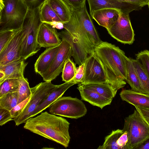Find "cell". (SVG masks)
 Listing matches in <instances>:
<instances>
[{
	"instance_id": "obj_16",
	"label": "cell",
	"mask_w": 149,
	"mask_h": 149,
	"mask_svg": "<svg viewBox=\"0 0 149 149\" xmlns=\"http://www.w3.org/2000/svg\"><path fill=\"white\" fill-rule=\"evenodd\" d=\"M120 12L115 9L104 8L94 11L91 15L100 25L107 30L118 20Z\"/></svg>"
},
{
	"instance_id": "obj_30",
	"label": "cell",
	"mask_w": 149,
	"mask_h": 149,
	"mask_svg": "<svg viewBox=\"0 0 149 149\" xmlns=\"http://www.w3.org/2000/svg\"><path fill=\"white\" fill-rule=\"evenodd\" d=\"M77 68L75 64L69 58L66 62L62 70V81L65 82L69 81L75 77Z\"/></svg>"
},
{
	"instance_id": "obj_3",
	"label": "cell",
	"mask_w": 149,
	"mask_h": 149,
	"mask_svg": "<svg viewBox=\"0 0 149 149\" xmlns=\"http://www.w3.org/2000/svg\"><path fill=\"white\" fill-rule=\"evenodd\" d=\"M70 124L66 119L45 111L29 118L24 128L66 148L70 139Z\"/></svg>"
},
{
	"instance_id": "obj_31",
	"label": "cell",
	"mask_w": 149,
	"mask_h": 149,
	"mask_svg": "<svg viewBox=\"0 0 149 149\" xmlns=\"http://www.w3.org/2000/svg\"><path fill=\"white\" fill-rule=\"evenodd\" d=\"M135 56L136 59L140 63L149 78V50L141 51Z\"/></svg>"
},
{
	"instance_id": "obj_13",
	"label": "cell",
	"mask_w": 149,
	"mask_h": 149,
	"mask_svg": "<svg viewBox=\"0 0 149 149\" xmlns=\"http://www.w3.org/2000/svg\"><path fill=\"white\" fill-rule=\"evenodd\" d=\"M55 28L42 23L39 28L37 37L39 47L48 48L59 45L61 40Z\"/></svg>"
},
{
	"instance_id": "obj_18",
	"label": "cell",
	"mask_w": 149,
	"mask_h": 149,
	"mask_svg": "<svg viewBox=\"0 0 149 149\" xmlns=\"http://www.w3.org/2000/svg\"><path fill=\"white\" fill-rule=\"evenodd\" d=\"M77 88L80 92L82 100L102 109L105 106L110 104L112 100L85 87L81 83L78 84Z\"/></svg>"
},
{
	"instance_id": "obj_28",
	"label": "cell",
	"mask_w": 149,
	"mask_h": 149,
	"mask_svg": "<svg viewBox=\"0 0 149 149\" xmlns=\"http://www.w3.org/2000/svg\"><path fill=\"white\" fill-rule=\"evenodd\" d=\"M19 86V79H9L0 84V97L8 93L17 92Z\"/></svg>"
},
{
	"instance_id": "obj_21",
	"label": "cell",
	"mask_w": 149,
	"mask_h": 149,
	"mask_svg": "<svg viewBox=\"0 0 149 149\" xmlns=\"http://www.w3.org/2000/svg\"><path fill=\"white\" fill-rule=\"evenodd\" d=\"M21 58L5 65L0 66V70L5 74L1 84L5 80L9 79H19L24 77V72L28 63Z\"/></svg>"
},
{
	"instance_id": "obj_32",
	"label": "cell",
	"mask_w": 149,
	"mask_h": 149,
	"mask_svg": "<svg viewBox=\"0 0 149 149\" xmlns=\"http://www.w3.org/2000/svg\"><path fill=\"white\" fill-rule=\"evenodd\" d=\"M16 31L7 30L0 32V52L9 42Z\"/></svg>"
},
{
	"instance_id": "obj_2",
	"label": "cell",
	"mask_w": 149,
	"mask_h": 149,
	"mask_svg": "<svg viewBox=\"0 0 149 149\" xmlns=\"http://www.w3.org/2000/svg\"><path fill=\"white\" fill-rule=\"evenodd\" d=\"M102 62L108 83L116 91L126 84L127 72L124 52L118 47L102 41L95 49Z\"/></svg>"
},
{
	"instance_id": "obj_35",
	"label": "cell",
	"mask_w": 149,
	"mask_h": 149,
	"mask_svg": "<svg viewBox=\"0 0 149 149\" xmlns=\"http://www.w3.org/2000/svg\"><path fill=\"white\" fill-rule=\"evenodd\" d=\"M13 118L10 111L7 109L0 108V125L2 126L9 121L13 120Z\"/></svg>"
},
{
	"instance_id": "obj_26",
	"label": "cell",
	"mask_w": 149,
	"mask_h": 149,
	"mask_svg": "<svg viewBox=\"0 0 149 149\" xmlns=\"http://www.w3.org/2000/svg\"><path fill=\"white\" fill-rule=\"evenodd\" d=\"M131 60L138 74L143 93L149 94V78L140 63L136 59Z\"/></svg>"
},
{
	"instance_id": "obj_15",
	"label": "cell",
	"mask_w": 149,
	"mask_h": 149,
	"mask_svg": "<svg viewBox=\"0 0 149 149\" xmlns=\"http://www.w3.org/2000/svg\"><path fill=\"white\" fill-rule=\"evenodd\" d=\"M127 133L123 130H113L105 138L104 142L98 149H127Z\"/></svg>"
},
{
	"instance_id": "obj_11",
	"label": "cell",
	"mask_w": 149,
	"mask_h": 149,
	"mask_svg": "<svg viewBox=\"0 0 149 149\" xmlns=\"http://www.w3.org/2000/svg\"><path fill=\"white\" fill-rule=\"evenodd\" d=\"M107 30L113 38L122 43L131 45L134 41L135 34L128 14L120 12L118 20Z\"/></svg>"
},
{
	"instance_id": "obj_19",
	"label": "cell",
	"mask_w": 149,
	"mask_h": 149,
	"mask_svg": "<svg viewBox=\"0 0 149 149\" xmlns=\"http://www.w3.org/2000/svg\"><path fill=\"white\" fill-rule=\"evenodd\" d=\"M120 95L123 101L134 105L135 108L149 109V94L129 89L122 90Z\"/></svg>"
},
{
	"instance_id": "obj_10",
	"label": "cell",
	"mask_w": 149,
	"mask_h": 149,
	"mask_svg": "<svg viewBox=\"0 0 149 149\" xmlns=\"http://www.w3.org/2000/svg\"><path fill=\"white\" fill-rule=\"evenodd\" d=\"M85 63L84 73L81 84L107 82V79L104 66L95 53L90 55Z\"/></svg>"
},
{
	"instance_id": "obj_39",
	"label": "cell",
	"mask_w": 149,
	"mask_h": 149,
	"mask_svg": "<svg viewBox=\"0 0 149 149\" xmlns=\"http://www.w3.org/2000/svg\"><path fill=\"white\" fill-rule=\"evenodd\" d=\"M141 117L149 125V109L140 107H136Z\"/></svg>"
},
{
	"instance_id": "obj_23",
	"label": "cell",
	"mask_w": 149,
	"mask_h": 149,
	"mask_svg": "<svg viewBox=\"0 0 149 149\" xmlns=\"http://www.w3.org/2000/svg\"><path fill=\"white\" fill-rule=\"evenodd\" d=\"M125 60L127 72V79L125 81L130 86L132 90L143 93L138 74L131 58L125 56Z\"/></svg>"
},
{
	"instance_id": "obj_1",
	"label": "cell",
	"mask_w": 149,
	"mask_h": 149,
	"mask_svg": "<svg viewBox=\"0 0 149 149\" xmlns=\"http://www.w3.org/2000/svg\"><path fill=\"white\" fill-rule=\"evenodd\" d=\"M71 13L69 21L63 23L65 30L58 32L62 39L71 45L72 56L80 65L95 53V49L102 41L87 11L86 4L77 9L69 8Z\"/></svg>"
},
{
	"instance_id": "obj_41",
	"label": "cell",
	"mask_w": 149,
	"mask_h": 149,
	"mask_svg": "<svg viewBox=\"0 0 149 149\" xmlns=\"http://www.w3.org/2000/svg\"><path fill=\"white\" fill-rule=\"evenodd\" d=\"M148 6L149 8V0H148Z\"/></svg>"
},
{
	"instance_id": "obj_17",
	"label": "cell",
	"mask_w": 149,
	"mask_h": 149,
	"mask_svg": "<svg viewBox=\"0 0 149 149\" xmlns=\"http://www.w3.org/2000/svg\"><path fill=\"white\" fill-rule=\"evenodd\" d=\"M90 14L97 10L107 8L117 9L121 12L129 14L134 10L127 5L117 0H87Z\"/></svg>"
},
{
	"instance_id": "obj_8",
	"label": "cell",
	"mask_w": 149,
	"mask_h": 149,
	"mask_svg": "<svg viewBox=\"0 0 149 149\" xmlns=\"http://www.w3.org/2000/svg\"><path fill=\"white\" fill-rule=\"evenodd\" d=\"M49 108L50 113L72 119L82 117L87 112L85 105L81 100L70 96L59 97Z\"/></svg>"
},
{
	"instance_id": "obj_25",
	"label": "cell",
	"mask_w": 149,
	"mask_h": 149,
	"mask_svg": "<svg viewBox=\"0 0 149 149\" xmlns=\"http://www.w3.org/2000/svg\"><path fill=\"white\" fill-rule=\"evenodd\" d=\"M83 85L85 87L97 92L102 96L111 100L115 96L117 92L107 82Z\"/></svg>"
},
{
	"instance_id": "obj_4",
	"label": "cell",
	"mask_w": 149,
	"mask_h": 149,
	"mask_svg": "<svg viewBox=\"0 0 149 149\" xmlns=\"http://www.w3.org/2000/svg\"><path fill=\"white\" fill-rule=\"evenodd\" d=\"M0 32L21 29L29 10L23 0H0Z\"/></svg>"
},
{
	"instance_id": "obj_7",
	"label": "cell",
	"mask_w": 149,
	"mask_h": 149,
	"mask_svg": "<svg viewBox=\"0 0 149 149\" xmlns=\"http://www.w3.org/2000/svg\"><path fill=\"white\" fill-rule=\"evenodd\" d=\"M56 86L51 81H45L31 88V95L29 101L20 115L13 119L15 125L18 126L25 123L38 106L47 97Z\"/></svg>"
},
{
	"instance_id": "obj_38",
	"label": "cell",
	"mask_w": 149,
	"mask_h": 149,
	"mask_svg": "<svg viewBox=\"0 0 149 149\" xmlns=\"http://www.w3.org/2000/svg\"><path fill=\"white\" fill-rule=\"evenodd\" d=\"M84 63L79 65V67L77 68L76 73L74 79L76 81L79 83L81 82L84 77Z\"/></svg>"
},
{
	"instance_id": "obj_40",
	"label": "cell",
	"mask_w": 149,
	"mask_h": 149,
	"mask_svg": "<svg viewBox=\"0 0 149 149\" xmlns=\"http://www.w3.org/2000/svg\"><path fill=\"white\" fill-rule=\"evenodd\" d=\"M134 149H149V137L136 147Z\"/></svg>"
},
{
	"instance_id": "obj_22",
	"label": "cell",
	"mask_w": 149,
	"mask_h": 149,
	"mask_svg": "<svg viewBox=\"0 0 149 149\" xmlns=\"http://www.w3.org/2000/svg\"><path fill=\"white\" fill-rule=\"evenodd\" d=\"M40 15L41 21L61 29L63 28V23L48 3L47 1L40 7Z\"/></svg>"
},
{
	"instance_id": "obj_37",
	"label": "cell",
	"mask_w": 149,
	"mask_h": 149,
	"mask_svg": "<svg viewBox=\"0 0 149 149\" xmlns=\"http://www.w3.org/2000/svg\"><path fill=\"white\" fill-rule=\"evenodd\" d=\"M28 9L33 10L40 8L48 0H23Z\"/></svg>"
},
{
	"instance_id": "obj_29",
	"label": "cell",
	"mask_w": 149,
	"mask_h": 149,
	"mask_svg": "<svg viewBox=\"0 0 149 149\" xmlns=\"http://www.w3.org/2000/svg\"><path fill=\"white\" fill-rule=\"evenodd\" d=\"M19 86L18 92V104L24 100L31 94V88L27 79L24 77L19 79Z\"/></svg>"
},
{
	"instance_id": "obj_5",
	"label": "cell",
	"mask_w": 149,
	"mask_h": 149,
	"mask_svg": "<svg viewBox=\"0 0 149 149\" xmlns=\"http://www.w3.org/2000/svg\"><path fill=\"white\" fill-rule=\"evenodd\" d=\"M40 8L28 10L22 27L23 38L21 58L26 60L39 50L37 37L40 27L42 23L40 15Z\"/></svg>"
},
{
	"instance_id": "obj_34",
	"label": "cell",
	"mask_w": 149,
	"mask_h": 149,
	"mask_svg": "<svg viewBox=\"0 0 149 149\" xmlns=\"http://www.w3.org/2000/svg\"><path fill=\"white\" fill-rule=\"evenodd\" d=\"M31 96V95L24 100L18 104L10 111L13 118L17 117L20 115L29 101Z\"/></svg>"
},
{
	"instance_id": "obj_36",
	"label": "cell",
	"mask_w": 149,
	"mask_h": 149,
	"mask_svg": "<svg viewBox=\"0 0 149 149\" xmlns=\"http://www.w3.org/2000/svg\"><path fill=\"white\" fill-rule=\"evenodd\" d=\"M69 8L77 9L86 4V0H62Z\"/></svg>"
},
{
	"instance_id": "obj_12",
	"label": "cell",
	"mask_w": 149,
	"mask_h": 149,
	"mask_svg": "<svg viewBox=\"0 0 149 149\" xmlns=\"http://www.w3.org/2000/svg\"><path fill=\"white\" fill-rule=\"evenodd\" d=\"M23 38L22 28L16 31L13 36L0 52V66L5 65L21 58Z\"/></svg>"
},
{
	"instance_id": "obj_9",
	"label": "cell",
	"mask_w": 149,
	"mask_h": 149,
	"mask_svg": "<svg viewBox=\"0 0 149 149\" xmlns=\"http://www.w3.org/2000/svg\"><path fill=\"white\" fill-rule=\"evenodd\" d=\"M71 45L68 41L62 39L58 51L48 70L41 76L45 81H51L62 72L67 61L72 56Z\"/></svg>"
},
{
	"instance_id": "obj_14",
	"label": "cell",
	"mask_w": 149,
	"mask_h": 149,
	"mask_svg": "<svg viewBox=\"0 0 149 149\" xmlns=\"http://www.w3.org/2000/svg\"><path fill=\"white\" fill-rule=\"evenodd\" d=\"M79 83L76 81L74 78L71 81L57 85L56 87L51 92L47 97L36 108L32 113L31 117L35 116L42 112L56 101L62 97L65 92L70 87Z\"/></svg>"
},
{
	"instance_id": "obj_33",
	"label": "cell",
	"mask_w": 149,
	"mask_h": 149,
	"mask_svg": "<svg viewBox=\"0 0 149 149\" xmlns=\"http://www.w3.org/2000/svg\"><path fill=\"white\" fill-rule=\"evenodd\" d=\"M128 6L134 10L141 9L148 5V0H117Z\"/></svg>"
},
{
	"instance_id": "obj_20",
	"label": "cell",
	"mask_w": 149,
	"mask_h": 149,
	"mask_svg": "<svg viewBox=\"0 0 149 149\" xmlns=\"http://www.w3.org/2000/svg\"><path fill=\"white\" fill-rule=\"evenodd\" d=\"M60 45L47 48L39 56L34 64L36 73L41 75L48 70L58 51Z\"/></svg>"
},
{
	"instance_id": "obj_6",
	"label": "cell",
	"mask_w": 149,
	"mask_h": 149,
	"mask_svg": "<svg viewBox=\"0 0 149 149\" xmlns=\"http://www.w3.org/2000/svg\"><path fill=\"white\" fill-rule=\"evenodd\" d=\"M123 130L127 133V149H134L149 137V125L136 110L125 118Z\"/></svg>"
},
{
	"instance_id": "obj_27",
	"label": "cell",
	"mask_w": 149,
	"mask_h": 149,
	"mask_svg": "<svg viewBox=\"0 0 149 149\" xmlns=\"http://www.w3.org/2000/svg\"><path fill=\"white\" fill-rule=\"evenodd\" d=\"M18 104L17 92L6 94L0 97V108L10 111Z\"/></svg>"
},
{
	"instance_id": "obj_24",
	"label": "cell",
	"mask_w": 149,
	"mask_h": 149,
	"mask_svg": "<svg viewBox=\"0 0 149 149\" xmlns=\"http://www.w3.org/2000/svg\"><path fill=\"white\" fill-rule=\"evenodd\" d=\"M47 1L63 24L69 21L71 17L70 10L62 0H48Z\"/></svg>"
}]
</instances>
